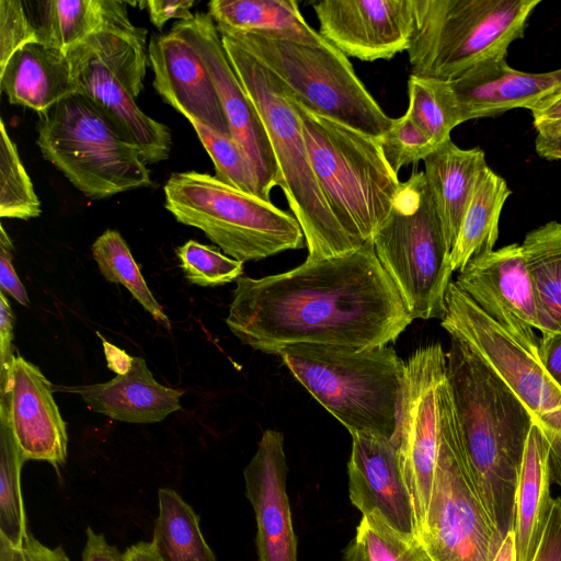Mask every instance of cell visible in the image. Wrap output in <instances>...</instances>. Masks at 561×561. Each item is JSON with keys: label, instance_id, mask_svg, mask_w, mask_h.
Listing matches in <instances>:
<instances>
[{"label": "cell", "instance_id": "obj_1", "mask_svg": "<svg viewBox=\"0 0 561 561\" xmlns=\"http://www.w3.org/2000/svg\"><path fill=\"white\" fill-rule=\"evenodd\" d=\"M236 282L226 323L243 344L268 354L296 343L388 345L413 320L371 239L346 254Z\"/></svg>", "mask_w": 561, "mask_h": 561}, {"label": "cell", "instance_id": "obj_2", "mask_svg": "<svg viewBox=\"0 0 561 561\" xmlns=\"http://www.w3.org/2000/svg\"><path fill=\"white\" fill-rule=\"evenodd\" d=\"M446 356L467 469L505 538L514 526L518 478L534 421L504 379L467 344L451 337Z\"/></svg>", "mask_w": 561, "mask_h": 561}, {"label": "cell", "instance_id": "obj_3", "mask_svg": "<svg viewBox=\"0 0 561 561\" xmlns=\"http://www.w3.org/2000/svg\"><path fill=\"white\" fill-rule=\"evenodd\" d=\"M220 37L265 126L280 173L279 187L306 239L307 260L355 251L359 245L340 226L316 179L289 89L233 37Z\"/></svg>", "mask_w": 561, "mask_h": 561}, {"label": "cell", "instance_id": "obj_4", "mask_svg": "<svg viewBox=\"0 0 561 561\" xmlns=\"http://www.w3.org/2000/svg\"><path fill=\"white\" fill-rule=\"evenodd\" d=\"M147 31L135 26L123 1L107 0L103 25L66 54L78 93L139 149L145 163L167 160L169 128L145 114L135 99L144 87Z\"/></svg>", "mask_w": 561, "mask_h": 561}, {"label": "cell", "instance_id": "obj_5", "mask_svg": "<svg viewBox=\"0 0 561 561\" xmlns=\"http://www.w3.org/2000/svg\"><path fill=\"white\" fill-rule=\"evenodd\" d=\"M275 355L351 436L365 433L391 439L404 377V362L391 346L296 343Z\"/></svg>", "mask_w": 561, "mask_h": 561}, {"label": "cell", "instance_id": "obj_6", "mask_svg": "<svg viewBox=\"0 0 561 561\" xmlns=\"http://www.w3.org/2000/svg\"><path fill=\"white\" fill-rule=\"evenodd\" d=\"M291 100L328 205L360 247L387 218L402 182L388 164L378 138L316 114L293 93Z\"/></svg>", "mask_w": 561, "mask_h": 561}, {"label": "cell", "instance_id": "obj_7", "mask_svg": "<svg viewBox=\"0 0 561 561\" xmlns=\"http://www.w3.org/2000/svg\"><path fill=\"white\" fill-rule=\"evenodd\" d=\"M540 0H415L408 49L411 75L453 81L471 68L507 59Z\"/></svg>", "mask_w": 561, "mask_h": 561}, {"label": "cell", "instance_id": "obj_8", "mask_svg": "<svg viewBox=\"0 0 561 561\" xmlns=\"http://www.w3.org/2000/svg\"><path fill=\"white\" fill-rule=\"evenodd\" d=\"M163 191L164 207L176 221L202 230L234 260L259 261L306 245L295 216L215 175L175 172Z\"/></svg>", "mask_w": 561, "mask_h": 561}, {"label": "cell", "instance_id": "obj_9", "mask_svg": "<svg viewBox=\"0 0 561 561\" xmlns=\"http://www.w3.org/2000/svg\"><path fill=\"white\" fill-rule=\"evenodd\" d=\"M376 255L414 319L446 312L450 248L424 171L402 182L392 207L371 238Z\"/></svg>", "mask_w": 561, "mask_h": 561}, {"label": "cell", "instance_id": "obj_10", "mask_svg": "<svg viewBox=\"0 0 561 561\" xmlns=\"http://www.w3.org/2000/svg\"><path fill=\"white\" fill-rule=\"evenodd\" d=\"M37 134L43 157L92 199L152 184L137 146L79 93L41 114Z\"/></svg>", "mask_w": 561, "mask_h": 561}, {"label": "cell", "instance_id": "obj_11", "mask_svg": "<svg viewBox=\"0 0 561 561\" xmlns=\"http://www.w3.org/2000/svg\"><path fill=\"white\" fill-rule=\"evenodd\" d=\"M227 34L289 89L305 107L363 134L380 138L390 118L359 80L352 64L328 41L314 45L252 34Z\"/></svg>", "mask_w": 561, "mask_h": 561}, {"label": "cell", "instance_id": "obj_12", "mask_svg": "<svg viewBox=\"0 0 561 561\" xmlns=\"http://www.w3.org/2000/svg\"><path fill=\"white\" fill-rule=\"evenodd\" d=\"M438 410L433 486L416 538L433 561H493L504 538L470 479L447 377L439 386Z\"/></svg>", "mask_w": 561, "mask_h": 561}, {"label": "cell", "instance_id": "obj_13", "mask_svg": "<svg viewBox=\"0 0 561 561\" xmlns=\"http://www.w3.org/2000/svg\"><path fill=\"white\" fill-rule=\"evenodd\" d=\"M440 324L491 366L525 405L548 442L551 478L561 486V387L542 366L538 346L493 321L455 282Z\"/></svg>", "mask_w": 561, "mask_h": 561}, {"label": "cell", "instance_id": "obj_14", "mask_svg": "<svg viewBox=\"0 0 561 561\" xmlns=\"http://www.w3.org/2000/svg\"><path fill=\"white\" fill-rule=\"evenodd\" d=\"M447 356L440 344L417 348L404 362V377L391 437L414 508L416 528L425 517L439 436L438 390ZM417 537V536H416Z\"/></svg>", "mask_w": 561, "mask_h": 561}, {"label": "cell", "instance_id": "obj_15", "mask_svg": "<svg viewBox=\"0 0 561 561\" xmlns=\"http://www.w3.org/2000/svg\"><path fill=\"white\" fill-rule=\"evenodd\" d=\"M196 49L218 93L231 137L241 146L255 171L261 198L280 186V173L263 121L245 92L209 13L197 12L172 26Z\"/></svg>", "mask_w": 561, "mask_h": 561}, {"label": "cell", "instance_id": "obj_16", "mask_svg": "<svg viewBox=\"0 0 561 561\" xmlns=\"http://www.w3.org/2000/svg\"><path fill=\"white\" fill-rule=\"evenodd\" d=\"M0 415L7 420L25 461L44 460L56 469L66 462L67 428L51 383L20 355L13 354L0 369Z\"/></svg>", "mask_w": 561, "mask_h": 561}, {"label": "cell", "instance_id": "obj_17", "mask_svg": "<svg viewBox=\"0 0 561 561\" xmlns=\"http://www.w3.org/2000/svg\"><path fill=\"white\" fill-rule=\"evenodd\" d=\"M312 7L320 35L346 57L389 60L410 47L415 0H324Z\"/></svg>", "mask_w": 561, "mask_h": 561}, {"label": "cell", "instance_id": "obj_18", "mask_svg": "<svg viewBox=\"0 0 561 561\" xmlns=\"http://www.w3.org/2000/svg\"><path fill=\"white\" fill-rule=\"evenodd\" d=\"M455 283L512 335L538 346L536 301L520 244L473 256Z\"/></svg>", "mask_w": 561, "mask_h": 561}, {"label": "cell", "instance_id": "obj_19", "mask_svg": "<svg viewBox=\"0 0 561 561\" xmlns=\"http://www.w3.org/2000/svg\"><path fill=\"white\" fill-rule=\"evenodd\" d=\"M245 495L256 519L259 561H297V539L286 492L284 436L266 430L243 470Z\"/></svg>", "mask_w": 561, "mask_h": 561}, {"label": "cell", "instance_id": "obj_20", "mask_svg": "<svg viewBox=\"0 0 561 561\" xmlns=\"http://www.w3.org/2000/svg\"><path fill=\"white\" fill-rule=\"evenodd\" d=\"M347 473L351 502L363 515L377 514L394 530L416 538L412 499L390 438L352 435Z\"/></svg>", "mask_w": 561, "mask_h": 561}, {"label": "cell", "instance_id": "obj_21", "mask_svg": "<svg viewBox=\"0 0 561 561\" xmlns=\"http://www.w3.org/2000/svg\"><path fill=\"white\" fill-rule=\"evenodd\" d=\"M153 87L159 95L185 116L231 136L211 77L192 44L175 28L152 35L148 46Z\"/></svg>", "mask_w": 561, "mask_h": 561}, {"label": "cell", "instance_id": "obj_22", "mask_svg": "<svg viewBox=\"0 0 561 561\" xmlns=\"http://www.w3.org/2000/svg\"><path fill=\"white\" fill-rule=\"evenodd\" d=\"M461 124L513 108L536 110L561 94V68L533 73L512 68L506 59L480 64L448 81Z\"/></svg>", "mask_w": 561, "mask_h": 561}, {"label": "cell", "instance_id": "obj_23", "mask_svg": "<svg viewBox=\"0 0 561 561\" xmlns=\"http://www.w3.org/2000/svg\"><path fill=\"white\" fill-rule=\"evenodd\" d=\"M0 88L11 104L41 114L78 93L67 54L33 42L19 48L0 69Z\"/></svg>", "mask_w": 561, "mask_h": 561}, {"label": "cell", "instance_id": "obj_24", "mask_svg": "<svg viewBox=\"0 0 561 561\" xmlns=\"http://www.w3.org/2000/svg\"><path fill=\"white\" fill-rule=\"evenodd\" d=\"M95 412L129 423H154L181 409L184 391L154 380L144 358L136 356L130 370L102 383L76 390Z\"/></svg>", "mask_w": 561, "mask_h": 561}, {"label": "cell", "instance_id": "obj_25", "mask_svg": "<svg viewBox=\"0 0 561 561\" xmlns=\"http://www.w3.org/2000/svg\"><path fill=\"white\" fill-rule=\"evenodd\" d=\"M549 445L541 431L530 428L515 496L514 542L516 561H533L550 518L553 500Z\"/></svg>", "mask_w": 561, "mask_h": 561}, {"label": "cell", "instance_id": "obj_26", "mask_svg": "<svg viewBox=\"0 0 561 561\" xmlns=\"http://www.w3.org/2000/svg\"><path fill=\"white\" fill-rule=\"evenodd\" d=\"M423 161L424 174L451 250L478 175L488 167L485 153L480 148H459L449 139Z\"/></svg>", "mask_w": 561, "mask_h": 561}, {"label": "cell", "instance_id": "obj_27", "mask_svg": "<svg viewBox=\"0 0 561 561\" xmlns=\"http://www.w3.org/2000/svg\"><path fill=\"white\" fill-rule=\"evenodd\" d=\"M208 13L218 31L307 44H324L293 0H211Z\"/></svg>", "mask_w": 561, "mask_h": 561}, {"label": "cell", "instance_id": "obj_28", "mask_svg": "<svg viewBox=\"0 0 561 561\" xmlns=\"http://www.w3.org/2000/svg\"><path fill=\"white\" fill-rule=\"evenodd\" d=\"M522 245L531 280L540 335L561 332V222L529 231Z\"/></svg>", "mask_w": 561, "mask_h": 561}, {"label": "cell", "instance_id": "obj_29", "mask_svg": "<svg viewBox=\"0 0 561 561\" xmlns=\"http://www.w3.org/2000/svg\"><path fill=\"white\" fill-rule=\"evenodd\" d=\"M512 194L506 181L485 167L478 175L456 241L450 250L453 271H461L476 255L493 250L499 221Z\"/></svg>", "mask_w": 561, "mask_h": 561}, {"label": "cell", "instance_id": "obj_30", "mask_svg": "<svg viewBox=\"0 0 561 561\" xmlns=\"http://www.w3.org/2000/svg\"><path fill=\"white\" fill-rule=\"evenodd\" d=\"M37 42L67 53L104 23L107 0L24 1Z\"/></svg>", "mask_w": 561, "mask_h": 561}, {"label": "cell", "instance_id": "obj_31", "mask_svg": "<svg viewBox=\"0 0 561 561\" xmlns=\"http://www.w3.org/2000/svg\"><path fill=\"white\" fill-rule=\"evenodd\" d=\"M158 503L151 543L161 561H216L192 506L170 488L159 490Z\"/></svg>", "mask_w": 561, "mask_h": 561}, {"label": "cell", "instance_id": "obj_32", "mask_svg": "<svg viewBox=\"0 0 561 561\" xmlns=\"http://www.w3.org/2000/svg\"><path fill=\"white\" fill-rule=\"evenodd\" d=\"M92 255L104 278L125 286L133 297L162 325L170 329V320L151 294L139 266L121 233L105 230L92 244Z\"/></svg>", "mask_w": 561, "mask_h": 561}, {"label": "cell", "instance_id": "obj_33", "mask_svg": "<svg viewBox=\"0 0 561 561\" xmlns=\"http://www.w3.org/2000/svg\"><path fill=\"white\" fill-rule=\"evenodd\" d=\"M24 462L7 420L0 415V536L19 548L31 534L21 493Z\"/></svg>", "mask_w": 561, "mask_h": 561}, {"label": "cell", "instance_id": "obj_34", "mask_svg": "<svg viewBox=\"0 0 561 561\" xmlns=\"http://www.w3.org/2000/svg\"><path fill=\"white\" fill-rule=\"evenodd\" d=\"M408 91L407 113L435 145L451 139V130L461 122L449 82L411 75Z\"/></svg>", "mask_w": 561, "mask_h": 561}, {"label": "cell", "instance_id": "obj_35", "mask_svg": "<svg viewBox=\"0 0 561 561\" xmlns=\"http://www.w3.org/2000/svg\"><path fill=\"white\" fill-rule=\"evenodd\" d=\"M0 134V216L22 220L38 217L39 199L3 119Z\"/></svg>", "mask_w": 561, "mask_h": 561}, {"label": "cell", "instance_id": "obj_36", "mask_svg": "<svg viewBox=\"0 0 561 561\" xmlns=\"http://www.w3.org/2000/svg\"><path fill=\"white\" fill-rule=\"evenodd\" d=\"M215 165V176L221 182L245 193L260 196V187L252 163L241 146L197 122H190Z\"/></svg>", "mask_w": 561, "mask_h": 561}, {"label": "cell", "instance_id": "obj_37", "mask_svg": "<svg viewBox=\"0 0 561 561\" xmlns=\"http://www.w3.org/2000/svg\"><path fill=\"white\" fill-rule=\"evenodd\" d=\"M355 539L368 561H433L417 538L394 530L377 514L363 515Z\"/></svg>", "mask_w": 561, "mask_h": 561}, {"label": "cell", "instance_id": "obj_38", "mask_svg": "<svg viewBox=\"0 0 561 561\" xmlns=\"http://www.w3.org/2000/svg\"><path fill=\"white\" fill-rule=\"evenodd\" d=\"M175 252L185 277L194 285L218 286L237 280L243 273V262L195 240H188Z\"/></svg>", "mask_w": 561, "mask_h": 561}, {"label": "cell", "instance_id": "obj_39", "mask_svg": "<svg viewBox=\"0 0 561 561\" xmlns=\"http://www.w3.org/2000/svg\"><path fill=\"white\" fill-rule=\"evenodd\" d=\"M378 139L383 156L396 174L402 167L424 160L437 147L407 112L403 116L393 118L389 129Z\"/></svg>", "mask_w": 561, "mask_h": 561}, {"label": "cell", "instance_id": "obj_40", "mask_svg": "<svg viewBox=\"0 0 561 561\" xmlns=\"http://www.w3.org/2000/svg\"><path fill=\"white\" fill-rule=\"evenodd\" d=\"M37 42L36 32L27 13L25 2L0 1V69L21 47Z\"/></svg>", "mask_w": 561, "mask_h": 561}, {"label": "cell", "instance_id": "obj_41", "mask_svg": "<svg viewBox=\"0 0 561 561\" xmlns=\"http://www.w3.org/2000/svg\"><path fill=\"white\" fill-rule=\"evenodd\" d=\"M0 287L1 291L11 296L22 306H28L26 289L16 275L12 264V242L3 226H0Z\"/></svg>", "mask_w": 561, "mask_h": 561}, {"label": "cell", "instance_id": "obj_42", "mask_svg": "<svg viewBox=\"0 0 561 561\" xmlns=\"http://www.w3.org/2000/svg\"><path fill=\"white\" fill-rule=\"evenodd\" d=\"M533 561H561V497L553 500L550 518Z\"/></svg>", "mask_w": 561, "mask_h": 561}, {"label": "cell", "instance_id": "obj_43", "mask_svg": "<svg viewBox=\"0 0 561 561\" xmlns=\"http://www.w3.org/2000/svg\"><path fill=\"white\" fill-rule=\"evenodd\" d=\"M144 4L147 5L150 20L158 30H161L169 20L187 21L194 16L191 12L195 4L194 0H150L145 1Z\"/></svg>", "mask_w": 561, "mask_h": 561}, {"label": "cell", "instance_id": "obj_44", "mask_svg": "<svg viewBox=\"0 0 561 561\" xmlns=\"http://www.w3.org/2000/svg\"><path fill=\"white\" fill-rule=\"evenodd\" d=\"M538 356L545 369L561 387V332L540 335Z\"/></svg>", "mask_w": 561, "mask_h": 561}, {"label": "cell", "instance_id": "obj_45", "mask_svg": "<svg viewBox=\"0 0 561 561\" xmlns=\"http://www.w3.org/2000/svg\"><path fill=\"white\" fill-rule=\"evenodd\" d=\"M87 541L82 551V561H123V554L110 545L102 534L91 527L85 529Z\"/></svg>", "mask_w": 561, "mask_h": 561}, {"label": "cell", "instance_id": "obj_46", "mask_svg": "<svg viewBox=\"0 0 561 561\" xmlns=\"http://www.w3.org/2000/svg\"><path fill=\"white\" fill-rule=\"evenodd\" d=\"M14 316L8 298L0 291V366L3 368L11 359L13 353L11 343L13 337Z\"/></svg>", "mask_w": 561, "mask_h": 561}, {"label": "cell", "instance_id": "obj_47", "mask_svg": "<svg viewBox=\"0 0 561 561\" xmlns=\"http://www.w3.org/2000/svg\"><path fill=\"white\" fill-rule=\"evenodd\" d=\"M530 112L537 134H543L561 126V94Z\"/></svg>", "mask_w": 561, "mask_h": 561}, {"label": "cell", "instance_id": "obj_48", "mask_svg": "<svg viewBox=\"0 0 561 561\" xmlns=\"http://www.w3.org/2000/svg\"><path fill=\"white\" fill-rule=\"evenodd\" d=\"M23 549L27 561H69L61 546L48 548L41 543L32 534L24 541Z\"/></svg>", "mask_w": 561, "mask_h": 561}, {"label": "cell", "instance_id": "obj_49", "mask_svg": "<svg viewBox=\"0 0 561 561\" xmlns=\"http://www.w3.org/2000/svg\"><path fill=\"white\" fill-rule=\"evenodd\" d=\"M535 148L543 159L561 160V126L543 134H537Z\"/></svg>", "mask_w": 561, "mask_h": 561}, {"label": "cell", "instance_id": "obj_50", "mask_svg": "<svg viewBox=\"0 0 561 561\" xmlns=\"http://www.w3.org/2000/svg\"><path fill=\"white\" fill-rule=\"evenodd\" d=\"M98 335H100V333H98ZM100 337L102 340L107 367L116 373V375L127 374L133 366L134 357L106 341L102 335H100Z\"/></svg>", "mask_w": 561, "mask_h": 561}, {"label": "cell", "instance_id": "obj_51", "mask_svg": "<svg viewBox=\"0 0 561 561\" xmlns=\"http://www.w3.org/2000/svg\"><path fill=\"white\" fill-rule=\"evenodd\" d=\"M123 561H161L151 541H139L123 553Z\"/></svg>", "mask_w": 561, "mask_h": 561}, {"label": "cell", "instance_id": "obj_52", "mask_svg": "<svg viewBox=\"0 0 561 561\" xmlns=\"http://www.w3.org/2000/svg\"><path fill=\"white\" fill-rule=\"evenodd\" d=\"M0 561H27V558L23 548L11 545L0 536Z\"/></svg>", "mask_w": 561, "mask_h": 561}, {"label": "cell", "instance_id": "obj_53", "mask_svg": "<svg viewBox=\"0 0 561 561\" xmlns=\"http://www.w3.org/2000/svg\"><path fill=\"white\" fill-rule=\"evenodd\" d=\"M493 561H516L514 533L510 531L494 557Z\"/></svg>", "mask_w": 561, "mask_h": 561}, {"label": "cell", "instance_id": "obj_54", "mask_svg": "<svg viewBox=\"0 0 561 561\" xmlns=\"http://www.w3.org/2000/svg\"><path fill=\"white\" fill-rule=\"evenodd\" d=\"M345 561H368L364 550L355 538L345 551Z\"/></svg>", "mask_w": 561, "mask_h": 561}]
</instances>
